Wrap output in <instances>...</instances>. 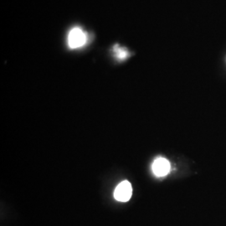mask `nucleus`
<instances>
[{"label":"nucleus","mask_w":226,"mask_h":226,"mask_svg":"<svg viewBox=\"0 0 226 226\" xmlns=\"http://www.w3.org/2000/svg\"><path fill=\"white\" fill-rule=\"evenodd\" d=\"M133 194V188L132 184L125 180L121 182L116 186L114 191V198L120 202H126L128 201Z\"/></svg>","instance_id":"1"},{"label":"nucleus","mask_w":226,"mask_h":226,"mask_svg":"<svg viewBox=\"0 0 226 226\" xmlns=\"http://www.w3.org/2000/svg\"><path fill=\"white\" fill-rule=\"evenodd\" d=\"M86 41V36L85 33L79 28H74L71 30L68 37L69 46L71 49L80 48L85 44Z\"/></svg>","instance_id":"2"},{"label":"nucleus","mask_w":226,"mask_h":226,"mask_svg":"<svg viewBox=\"0 0 226 226\" xmlns=\"http://www.w3.org/2000/svg\"><path fill=\"white\" fill-rule=\"evenodd\" d=\"M116 53H118L117 54H118V57H119L120 59L125 58V56H126V52L124 51L123 50H117Z\"/></svg>","instance_id":"4"},{"label":"nucleus","mask_w":226,"mask_h":226,"mask_svg":"<svg viewBox=\"0 0 226 226\" xmlns=\"http://www.w3.org/2000/svg\"><path fill=\"white\" fill-rule=\"evenodd\" d=\"M171 165L167 159L164 157H157L152 165L153 173L157 177H163L170 172Z\"/></svg>","instance_id":"3"}]
</instances>
